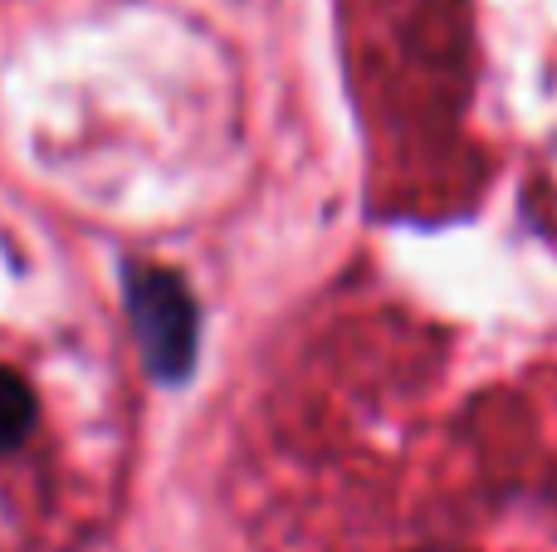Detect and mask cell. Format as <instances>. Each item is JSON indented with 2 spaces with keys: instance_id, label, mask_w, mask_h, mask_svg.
<instances>
[{
  "instance_id": "cell-1",
  "label": "cell",
  "mask_w": 557,
  "mask_h": 552,
  "mask_svg": "<svg viewBox=\"0 0 557 552\" xmlns=\"http://www.w3.org/2000/svg\"><path fill=\"white\" fill-rule=\"evenodd\" d=\"M127 313H133V333L143 342L152 377L182 381L196 362V333H201L191 289L166 269H133L127 274Z\"/></svg>"
},
{
  "instance_id": "cell-2",
  "label": "cell",
  "mask_w": 557,
  "mask_h": 552,
  "mask_svg": "<svg viewBox=\"0 0 557 552\" xmlns=\"http://www.w3.org/2000/svg\"><path fill=\"white\" fill-rule=\"evenodd\" d=\"M35 430V397L10 367H0V450H15Z\"/></svg>"
}]
</instances>
